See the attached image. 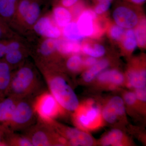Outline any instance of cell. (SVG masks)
Returning a JSON list of instances; mask_svg holds the SVG:
<instances>
[{
    "instance_id": "13",
    "label": "cell",
    "mask_w": 146,
    "mask_h": 146,
    "mask_svg": "<svg viewBox=\"0 0 146 146\" xmlns=\"http://www.w3.org/2000/svg\"><path fill=\"white\" fill-rule=\"evenodd\" d=\"M82 48L79 41L69 39H57L56 50L63 54H70L79 52Z\"/></svg>"
},
{
    "instance_id": "6",
    "label": "cell",
    "mask_w": 146,
    "mask_h": 146,
    "mask_svg": "<svg viewBox=\"0 0 146 146\" xmlns=\"http://www.w3.org/2000/svg\"><path fill=\"white\" fill-rule=\"evenodd\" d=\"M48 123L60 131L71 145L89 146L93 145V139L88 133L76 128L60 127L53 121Z\"/></svg>"
},
{
    "instance_id": "31",
    "label": "cell",
    "mask_w": 146,
    "mask_h": 146,
    "mask_svg": "<svg viewBox=\"0 0 146 146\" xmlns=\"http://www.w3.org/2000/svg\"><path fill=\"white\" fill-rule=\"evenodd\" d=\"M125 34V29L117 25L112 26L110 30V35L112 39L116 41L121 40Z\"/></svg>"
},
{
    "instance_id": "27",
    "label": "cell",
    "mask_w": 146,
    "mask_h": 146,
    "mask_svg": "<svg viewBox=\"0 0 146 146\" xmlns=\"http://www.w3.org/2000/svg\"><path fill=\"white\" fill-rule=\"evenodd\" d=\"M107 105L114 110L117 115L121 116L125 113L123 101L119 97L116 96L112 98Z\"/></svg>"
},
{
    "instance_id": "12",
    "label": "cell",
    "mask_w": 146,
    "mask_h": 146,
    "mask_svg": "<svg viewBox=\"0 0 146 146\" xmlns=\"http://www.w3.org/2000/svg\"><path fill=\"white\" fill-rule=\"evenodd\" d=\"M12 75L9 64L6 61L0 62V99L7 96Z\"/></svg>"
},
{
    "instance_id": "14",
    "label": "cell",
    "mask_w": 146,
    "mask_h": 146,
    "mask_svg": "<svg viewBox=\"0 0 146 146\" xmlns=\"http://www.w3.org/2000/svg\"><path fill=\"white\" fill-rule=\"evenodd\" d=\"M99 108L96 106H92L86 110L83 113H79L77 116V122L84 127H89V126L99 117Z\"/></svg>"
},
{
    "instance_id": "17",
    "label": "cell",
    "mask_w": 146,
    "mask_h": 146,
    "mask_svg": "<svg viewBox=\"0 0 146 146\" xmlns=\"http://www.w3.org/2000/svg\"><path fill=\"white\" fill-rule=\"evenodd\" d=\"M98 79L103 82H110L114 84H121L124 81V77L121 73L116 70H109L101 73Z\"/></svg>"
},
{
    "instance_id": "38",
    "label": "cell",
    "mask_w": 146,
    "mask_h": 146,
    "mask_svg": "<svg viewBox=\"0 0 146 146\" xmlns=\"http://www.w3.org/2000/svg\"><path fill=\"white\" fill-rule=\"evenodd\" d=\"M79 0H61L62 6L66 8L71 7L76 4Z\"/></svg>"
},
{
    "instance_id": "1",
    "label": "cell",
    "mask_w": 146,
    "mask_h": 146,
    "mask_svg": "<svg viewBox=\"0 0 146 146\" xmlns=\"http://www.w3.org/2000/svg\"><path fill=\"white\" fill-rule=\"evenodd\" d=\"M43 87L42 79L36 70L30 64H24L12 73L7 96L18 99L35 98L44 91Z\"/></svg>"
},
{
    "instance_id": "23",
    "label": "cell",
    "mask_w": 146,
    "mask_h": 146,
    "mask_svg": "<svg viewBox=\"0 0 146 146\" xmlns=\"http://www.w3.org/2000/svg\"><path fill=\"white\" fill-rule=\"evenodd\" d=\"M82 50L85 54L95 58L101 57L106 52L104 46L100 44L93 45L86 44L82 47Z\"/></svg>"
},
{
    "instance_id": "22",
    "label": "cell",
    "mask_w": 146,
    "mask_h": 146,
    "mask_svg": "<svg viewBox=\"0 0 146 146\" xmlns=\"http://www.w3.org/2000/svg\"><path fill=\"white\" fill-rule=\"evenodd\" d=\"M123 133L119 129H112L102 140V143L104 146H119L121 144L123 138Z\"/></svg>"
},
{
    "instance_id": "15",
    "label": "cell",
    "mask_w": 146,
    "mask_h": 146,
    "mask_svg": "<svg viewBox=\"0 0 146 146\" xmlns=\"http://www.w3.org/2000/svg\"><path fill=\"white\" fill-rule=\"evenodd\" d=\"M53 16L56 23L60 27H64L72 21L70 12L62 6H57L54 9Z\"/></svg>"
},
{
    "instance_id": "7",
    "label": "cell",
    "mask_w": 146,
    "mask_h": 146,
    "mask_svg": "<svg viewBox=\"0 0 146 146\" xmlns=\"http://www.w3.org/2000/svg\"><path fill=\"white\" fill-rule=\"evenodd\" d=\"M112 16L116 25L124 29H132L138 24L137 14L127 6L117 7L113 11Z\"/></svg>"
},
{
    "instance_id": "30",
    "label": "cell",
    "mask_w": 146,
    "mask_h": 146,
    "mask_svg": "<svg viewBox=\"0 0 146 146\" xmlns=\"http://www.w3.org/2000/svg\"><path fill=\"white\" fill-rule=\"evenodd\" d=\"M32 0H20L17 6V11L18 16L23 20L26 15Z\"/></svg>"
},
{
    "instance_id": "20",
    "label": "cell",
    "mask_w": 146,
    "mask_h": 146,
    "mask_svg": "<svg viewBox=\"0 0 146 146\" xmlns=\"http://www.w3.org/2000/svg\"><path fill=\"white\" fill-rule=\"evenodd\" d=\"M41 9L36 1H32L26 15L24 18L25 23L29 26H33L39 18Z\"/></svg>"
},
{
    "instance_id": "40",
    "label": "cell",
    "mask_w": 146,
    "mask_h": 146,
    "mask_svg": "<svg viewBox=\"0 0 146 146\" xmlns=\"http://www.w3.org/2000/svg\"><path fill=\"white\" fill-rule=\"evenodd\" d=\"M6 52V45L0 43V58L5 56Z\"/></svg>"
},
{
    "instance_id": "35",
    "label": "cell",
    "mask_w": 146,
    "mask_h": 146,
    "mask_svg": "<svg viewBox=\"0 0 146 146\" xmlns=\"http://www.w3.org/2000/svg\"><path fill=\"white\" fill-rule=\"evenodd\" d=\"M146 86L136 89V98L140 100L145 102L146 100Z\"/></svg>"
},
{
    "instance_id": "39",
    "label": "cell",
    "mask_w": 146,
    "mask_h": 146,
    "mask_svg": "<svg viewBox=\"0 0 146 146\" xmlns=\"http://www.w3.org/2000/svg\"><path fill=\"white\" fill-rule=\"evenodd\" d=\"M97 62V60L96 58L90 56L85 59L84 62V64L86 66L91 67L93 66Z\"/></svg>"
},
{
    "instance_id": "5",
    "label": "cell",
    "mask_w": 146,
    "mask_h": 146,
    "mask_svg": "<svg viewBox=\"0 0 146 146\" xmlns=\"http://www.w3.org/2000/svg\"><path fill=\"white\" fill-rule=\"evenodd\" d=\"M34 106L37 119L46 123L53 121L63 108L50 92L44 91L35 97Z\"/></svg>"
},
{
    "instance_id": "28",
    "label": "cell",
    "mask_w": 146,
    "mask_h": 146,
    "mask_svg": "<svg viewBox=\"0 0 146 146\" xmlns=\"http://www.w3.org/2000/svg\"><path fill=\"white\" fill-rule=\"evenodd\" d=\"M145 21H143L138 25L135 31L138 45L140 47H145L146 45Z\"/></svg>"
},
{
    "instance_id": "36",
    "label": "cell",
    "mask_w": 146,
    "mask_h": 146,
    "mask_svg": "<svg viewBox=\"0 0 146 146\" xmlns=\"http://www.w3.org/2000/svg\"><path fill=\"white\" fill-rule=\"evenodd\" d=\"M125 100L126 103L129 105H132L135 103L137 98L135 93L128 92L125 94L124 96Z\"/></svg>"
},
{
    "instance_id": "33",
    "label": "cell",
    "mask_w": 146,
    "mask_h": 146,
    "mask_svg": "<svg viewBox=\"0 0 146 146\" xmlns=\"http://www.w3.org/2000/svg\"><path fill=\"white\" fill-rule=\"evenodd\" d=\"M112 1H103L97 3L94 11L97 14H102L107 11L110 8Z\"/></svg>"
},
{
    "instance_id": "43",
    "label": "cell",
    "mask_w": 146,
    "mask_h": 146,
    "mask_svg": "<svg viewBox=\"0 0 146 146\" xmlns=\"http://www.w3.org/2000/svg\"><path fill=\"white\" fill-rule=\"evenodd\" d=\"M8 1L16 3H17V2L18 1V0H8Z\"/></svg>"
},
{
    "instance_id": "44",
    "label": "cell",
    "mask_w": 146,
    "mask_h": 146,
    "mask_svg": "<svg viewBox=\"0 0 146 146\" xmlns=\"http://www.w3.org/2000/svg\"><path fill=\"white\" fill-rule=\"evenodd\" d=\"M2 34V31L1 29L0 28V37L1 36Z\"/></svg>"
},
{
    "instance_id": "16",
    "label": "cell",
    "mask_w": 146,
    "mask_h": 146,
    "mask_svg": "<svg viewBox=\"0 0 146 146\" xmlns=\"http://www.w3.org/2000/svg\"><path fill=\"white\" fill-rule=\"evenodd\" d=\"M109 62L106 59L97 61L93 66L84 74L83 78L86 82H89L93 80L102 71L108 67Z\"/></svg>"
},
{
    "instance_id": "4",
    "label": "cell",
    "mask_w": 146,
    "mask_h": 146,
    "mask_svg": "<svg viewBox=\"0 0 146 146\" xmlns=\"http://www.w3.org/2000/svg\"><path fill=\"white\" fill-rule=\"evenodd\" d=\"M24 131L33 146L57 145L67 143L65 138L56 135L50 125L40 120Z\"/></svg>"
},
{
    "instance_id": "8",
    "label": "cell",
    "mask_w": 146,
    "mask_h": 146,
    "mask_svg": "<svg viewBox=\"0 0 146 146\" xmlns=\"http://www.w3.org/2000/svg\"><path fill=\"white\" fill-rule=\"evenodd\" d=\"M18 99L7 96L0 99V129L9 131L8 126Z\"/></svg>"
},
{
    "instance_id": "19",
    "label": "cell",
    "mask_w": 146,
    "mask_h": 146,
    "mask_svg": "<svg viewBox=\"0 0 146 146\" xmlns=\"http://www.w3.org/2000/svg\"><path fill=\"white\" fill-rule=\"evenodd\" d=\"M129 84L130 86L137 89L146 86L145 70L131 71L128 74Z\"/></svg>"
},
{
    "instance_id": "32",
    "label": "cell",
    "mask_w": 146,
    "mask_h": 146,
    "mask_svg": "<svg viewBox=\"0 0 146 146\" xmlns=\"http://www.w3.org/2000/svg\"><path fill=\"white\" fill-rule=\"evenodd\" d=\"M102 115L105 120L109 123L115 122L117 120V116L114 110L108 105H107L103 110Z\"/></svg>"
},
{
    "instance_id": "25",
    "label": "cell",
    "mask_w": 146,
    "mask_h": 146,
    "mask_svg": "<svg viewBox=\"0 0 146 146\" xmlns=\"http://www.w3.org/2000/svg\"><path fill=\"white\" fill-rule=\"evenodd\" d=\"M123 46L128 51L133 50L138 46L135 31L132 29H128L125 32Z\"/></svg>"
},
{
    "instance_id": "29",
    "label": "cell",
    "mask_w": 146,
    "mask_h": 146,
    "mask_svg": "<svg viewBox=\"0 0 146 146\" xmlns=\"http://www.w3.org/2000/svg\"><path fill=\"white\" fill-rule=\"evenodd\" d=\"M82 63L81 57L78 55L70 56L66 62V67L72 72H76L79 70Z\"/></svg>"
},
{
    "instance_id": "26",
    "label": "cell",
    "mask_w": 146,
    "mask_h": 146,
    "mask_svg": "<svg viewBox=\"0 0 146 146\" xmlns=\"http://www.w3.org/2000/svg\"><path fill=\"white\" fill-rule=\"evenodd\" d=\"M16 3L8 0H0V14L6 18H10L16 12Z\"/></svg>"
},
{
    "instance_id": "41",
    "label": "cell",
    "mask_w": 146,
    "mask_h": 146,
    "mask_svg": "<svg viewBox=\"0 0 146 146\" xmlns=\"http://www.w3.org/2000/svg\"><path fill=\"white\" fill-rule=\"evenodd\" d=\"M131 3L135 5H141L144 3L146 0H129Z\"/></svg>"
},
{
    "instance_id": "10",
    "label": "cell",
    "mask_w": 146,
    "mask_h": 146,
    "mask_svg": "<svg viewBox=\"0 0 146 146\" xmlns=\"http://www.w3.org/2000/svg\"><path fill=\"white\" fill-rule=\"evenodd\" d=\"M96 17L94 11L87 9L84 11L79 17L76 23L80 33L84 37L91 36L94 33V20Z\"/></svg>"
},
{
    "instance_id": "2",
    "label": "cell",
    "mask_w": 146,
    "mask_h": 146,
    "mask_svg": "<svg viewBox=\"0 0 146 146\" xmlns=\"http://www.w3.org/2000/svg\"><path fill=\"white\" fill-rule=\"evenodd\" d=\"M50 93L60 106L68 111H74L79 106L76 95L66 80L62 76L55 74L50 64L38 65Z\"/></svg>"
},
{
    "instance_id": "42",
    "label": "cell",
    "mask_w": 146,
    "mask_h": 146,
    "mask_svg": "<svg viewBox=\"0 0 146 146\" xmlns=\"http://www.w3.org/2000/svg\"><path fill=\"white\" fill-rule=\"evenodd\" d=\"M94 1H95L96 2L98 3L100 2L103 1H112V0H94Z\"/></svg>"
},
{
    "instance_id": "24",
    "label": "cell",
    "mask_w": 146,
    "mask_h": 146,
    "mask_svg": "<svg viewBox=\"0 0 146 146\" xmlns=\"http://www.w3.org/2000/svg\"><path fill=\"white\" fill-rule=\"evenodd\" d=\"M6 62L11 66L20 65L25 59V55L21 49L13 51L7 53L5 55Z\"/></svg>"
},
{
    "instance_id": "11",
    "label": "cell",
    "mask_w": 146,
    "mask_h": 146,
    "mask_svg": "<svg viewBox=\"0 0 146 146\" xmlns=\"http://www.w3.org/2000/svg\"><path fill=\"white\" fill-rule=\"evenodd\" d=\"M57 39L46 38L42 42L39 49V57L37 64L49 63L50 58L56 50Z\"/></svg>"
},
{
    "instance_id": "3",
    "label": "cell",
    "mask_w": 146,
    "mask_h": 146,
    "mask_svg": "<svg viewBox=\"0 0 146 146\" xmlns=\"http://www.w3.org/2000/svg\"><path fill=\"white\" fill-rule=\"evenodd\" d=\"M35 98H26L18 100L8 126L9 131H24L37 121L34 106Z\"/></svg>"
},
{
    "instance_id": "34",
    "label": "cell",
    "mask_w": 146,
    "mask_h": 146,
    "mask_svg": "<svg viewBox=\"0 0 146 146\" xmlns=\"http://www.w3.org/2000/svg\"><path fill=\"white\" fill-rule=\"evenodd\" d=\"M21 43L17 41H13L6 45V52L7 53L16 50L21 49Z\"/></svg>"
},
{
    "instance_id": "9",
    "label": "cell",
    "mask_w": 146,
    "mask_h": 146,
    "mask_svg": "<svg viewBox=\"0 0 146 146\" xmlns=\"http://www.w3.org/2000/svg\"><path fill=\"white\" fill-rule=\"evenodd\" d=\"M33 28L36 33L46 38L57 39L61 35L60 29L48 16L39 18L33 25Z\"/></svg>"
},
{
    "instance_id": "21",
    "label": "cell",
    "mask_w": 146,
    "mask_h": 146,
    "mask_svg": "<svg viewBox=\"0 0 146 146\" xmlns=\"http://www.w3.org/2000/svg\"><path fill=\"white\" fill-rule=\"evenodd\" d=\"M63 34L65 39L72 41H80L84 37L75 22H71L63 27Z\"/></svg>"
},
{
    "instance_id": "37",
    "label": "cell",
    "mask_w": 146,
    "mask_h": 146,
    "mask_svg": "<svg viewBox=\"0 0 146 146\" xmlns=\"http://www.w3.org/2000/svg\"><path fill=\"white\" fill-rule=\"evenodd\" d=\"M8 131L0 129V146H7L6 137Z\"/></svg>"
},
{
    "instance_id": "18",
    "label": "cell",
    "mask_w": 146,
    "mask_h": 146,
    "mask_svg": "<svg viewBox=\"0 0 146 146\" xmlns=\"http://www.w3.org/2000/svg\"><path fill=\"white\" fill-rule=\"evenodd\" d=\"M6 141L7 146H33L26 136L24 134H18L16 133V131L7 132Z\"/></svg>"
}]
</instances>
